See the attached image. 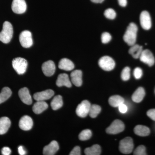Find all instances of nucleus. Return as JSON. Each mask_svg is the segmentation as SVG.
Returning a JSON list of instances; mask_svg holds the SVG:
<instances>
[{
    "instance_id": "nucleus-20",
    "label": "nucleus",
    "mask_w": 155,
    "mask_h": 155,
    "mask_svg": "<svg viewBox=\"0 0 155 155\" xmlns=\"http://www.w3.org/2000/svg\"><path fill=\"white\" fill-rule=\"evenodd\" d=\"M58 67L60 69L68 71L73 70L75 66L74 64L69 59L63 58L59 62Z\"/></svg>"
},
{
    "instance_id": "nucleus-6",
    "label": "nucleus",
    "mask_w": 155,
    "mask_h": 155,
    "mask_svg": "<svg viewBox=\"0 0 155 155\" xmlns=\"http://www.w3.org/2000/svg\"><path fill=\"white\" fill-rule=\"evenodd\" d=\"M100 67L105 71H110L115 68V62L113 58L109 56H104L100 59L98 62Z\"/></svg>"
},
{
    "instance_id": "nucleus-27",
    "label": "nucleus",
    "mask_w": 155,
    "mask_h": 155,
    "mask_svg": "<svg viewBox=\"0 0 155 155\" xmlns=\"http://www.w3.org/2000/svg\"><path fill=\"white\" fill-rule=\"evenodd\" d=\"M101 152V147L95 144L91 147L87 148L84 150V153L86 155H100Z\"/></svg>"
},
{
    "instance_id": "nucleus-26",
    "label": "nucleus",
    "mask_w": 155,
    "mask_h": 155,
    "mask_svg": "<svg viewBox=\"0 0 155 155\" xmlns=\"http://www.w3.org/2000/svg\"><path fill=\"white\" fill-rule=\"evenodd\" d=\"M63 105L62 97L60 95L55 97L51 103V107L54 110H56L60 109L63 106Z\"/></svg>"
},
{
    "instance_id": "nucleus-7",
    "label": "nucleus",
    "mask_w": 155,
    "mask_h": 155,
    "mask_svg": "<svg viewBox=\"0 0 155 155\" xmlns=\"http://www.w3.org/2000/svg\"><path fill=\"white\" fill-rule=\"evenodd\" d=\"M19 40L20 44L23 48H30L33 44L31 34L28 31H22L19 35Z\"/></svg>"
},
{
    "instance_id": "nucleus-40",
    "label": "nucleus",
    "mask_w": 155,
    "mask_h": 155,
    "mask_svg": "<svg viewBox=\"0 0 155 155\" xmlns=\"http://www.w3.org/2000/svg\"><path fill=\"white\" fill-rule=\"evenodd\" d=\"M18 152H19V154L20 155H25L26 153V151L24 150V148L21 146L18 147Z\"/></svg>"
},
{
    "instance_id": "nucleus-30",
    "label": "nucleus",
    "mask_w": 155,
    "mask_h": 155,
    "mask_svg": "<svg viewBox=\"0 0 155 155\" xmlns=\"http://www.w3.org/2000/svg\"><path fill=\"white\" fill-rule=\"evenodd\" d=\"M92 132L89 129H85L81 131L78 136V138L81 140H86L91 137Z\"/></svg>"
},
{
    "instance_id": "nucleus-42",
    "label": "nucleus",
    "mask_w": 155,
    "mask_h": 155,
    "mask_svg": "<svg viewBox=\"0 0 155 155\" xmlns=\"http://www.w3.org/2000/svg\"><path fill=\"white\" fill-rule=\"evenodd\" d=\"M104 0H91L92 2L95 3H101Z\"/></svg>"
},
{
    "instance_id": "nucleus-37",
    "label": "nucleus",
    "mask_w": 155,
    "mask_h": 155,
    "mask_svg": "<svg viewBox=\"0 0 155 155\" xmlns=\"http://www.w3.org/2000/svg\"><path fill=\"white\" fill-rule=\"evenodd\" d=\"M147 115L151 119L155 121V109H151L148 111Z\"/></svg>"
},
{
    "instance_id": "nucleus-33",
    "label": "nucleus",
    "mask_w": 155,
    "mask_h": 155,
    "mask_svg": "<svg viewBox=\"0 0 155 155\" xmlns=\"http://www.w3.org/2000/svg\"><path fill=\"white\" fill-rule=\"evenodd\" d=\"M134 155H146V147L143 145H140L137 147L134 152Z\"/></svg>"
},
{
    "instance_id": "nucleus-21",
    "label": "nucleus",
    "mask_w": 155,
    "mask_h": 155,
    "mask_svg": "<svg viewBox=\"0 0 155 155\" xmlns=\"http://www.w3.org/2000/svg\"><path fill=\"white\" fill-rule=\"evenodd\" d=\"M48 105L45 101H37L32 107L34 113L36 114H41L48 109Z\"/></svg>"
},
{
    "instance_id": "nucleus-14",
    "label": "nucleus",
    "mask_w": 155,
    "mask_h": 155,
    "mask_svg": "<svg viewBox=\"0 0 155 155\" xmlns=\"http://www.w3.org/2000/svg\"><path fill=\"white\" fill-rule=\"evenodd\" d=\"M18 94L20 100L25 104L31 105L32 104L31 96L27 87H23L19 90Z\"/></svg>"
},
{
    "instance_id": "nucleus-9",
    "label": "nucleus",
    "mask_w": 155,
    "mask_h": 155,
    "mask_svg": "<svg viewBox=\"0 0 155 155\" xmlns=\"http://www.w3.org/2000/svg\"><path fill=\"white\" fill-rule=\"evenodd\" d=\"M11 8L14 13L22 14L26 11L27 5L25 0H13Z\"/></svg>"
},
{
    "instance_id": "nucleus-17",
    "label": "nucleus",
    "mask_w": 155,
    "mask_h": 155,
    "mask_svg": "<svg viewBox=\"0 0 155 155\" xmlns=\"http://www.w3.org/2000/svg\"><path fill=\"white\" fill-rule=\"evenodd\" d=\"M56 84L59 87L64 86L67 87H72V83L69 80V76L66 73H63L58 75Z\"/></svg>"
},
{
    "instance_id": "nucleus-3",
    "label": "nucleus",
    "mask_w": 155,
    "mask_h": 155,
    "mask_svg": "<svg viewBox=\"0 0 155 155\" xmlns=\"http://www.w3.org/2000/svg\"><path fill=\"white\" fill-rule=\"evenodd\" d=\"M12 66L18 74L22 75L26 72L28 63L24 58H17L12 61Z\"/></svg>"
},
{
    "instance_id": "nucleus-31",
    "label": "nucleus",
    "mask_w": 155,
    "mask_h": 155,
    "mask_svg": "<svg viewBox=\"0 0 155 155\" xmlns=\"http://www.w3.org/2000/svg\"><path fill=\"white\" fill-rule=\"evenodd\" d=\"M130 68L129 67H126L122 70L121 73V78L122 80L127 81L130 78Z\"/></svg>"
},
{
    "instance_id": "nucleus-10",
    "label": "nucleus",
    "mask_w": 155,
    "mask_h": 155,
    "mask_svg": "<svg viewBox=\"0 0 155 155\" xmlns=\"http://www.w3.org/2000/svg\"><path fill=\"white\" fill-rule=\"evenodd\" d=\"M139 58L141 62L147 64L149 67H152L155 64L154 57L150 50H143Z\"/></svg>"
},
{
    "instance_id": "nucleus-13",
    "label": "nucleus",
    "mask_w": 155,
    "mask_h": 155,
    "mask_svg": "<svg viewBox=\"0 0 155 155\" xmlns=\"http://www.w3.org/2000/svg\"><path fill=\"white\" fill-rule=\"evenodd\" d=\"M54 94V92L53 90L48 89L35 94L33 95V97L36 101H45L50 99Z\"/></svg>"
},
{
    "instance_id": "nucleus-22",
    "label": "nucleus",
    "mask_w": 155,
    "mask_h": 155,
    "mask_svg": "<svg viewBox=\"0 0 155 155\" xmlns=\"http://www.w3.org/2000/svg\"><path fill=\"white\" fill-rule=\"evenodd\" d=\"M145 96L144 88L139 87L134 93L132 96V100L135 103H140L142 101Z\"/></svg>"
},
{
    "instance_id": "nucleus-19",
    "label": "nucleus",
    "mask_w": 155,
    "mask_h": 155,
    "mask_svg": "<svg viewBox=\"0 0 155 155\" xmlns=\"http://www.w3.org/2000/svg\"><path fill=\"white\" fill-rule=\"evenodd\" d=\"M11 125L10 119L7 117L0 118V135L7 133Z\"/></svg>"
},
{
    "instance_id": "nucleus-34",
    "label": "nucleus",
    "mask_w": 155,
    "mask_h": 155,
    "mask_svg": "<svg viewBox=\"0 0 155 155\" xmlns=\"http://www.w3.org/2000/svg\"><path fill=\"white\" fill-rule=\"evenodd\" d=\"M101 38L103 43L107 44L110 41L112 37L110 33L107 32H105L102 34Z\"/></svg>"
},
{
    "instance_id": "nucleus-4",
    "label": "nucleus",
    "mask_w": 155,
    "mask_h": 155,
    "mask_svg": "<svg viewBox=\"0 0 155 155\" xmlns=\"http://www.w3.org/2000/svg\"><path fill=\"white\" fill-rule=\"evenodd\" d=\"M134 147L133 140L130 137H125L119 143V150L125 154H128L132 152Z\"/></svg>"
},
{
    "instance_id": "nucleus-23",
    "label": "nucleus",
    "mask_w": 155,
    "mask_h": 155,
    "mask_svg": "<svg viewBox=\"0 0 155 155\" xmlns=\"http://www.w3.org/2000/svg\"><path fill=\"white\" fill-rule=\"evenodd\" d=\"M134 132L136 135L139 136L145 137L149 135L150 130L147 126L137 125L134 128Z\"/></svg>"
},
{
    "instance_id": "nucleus-2",
    "label": "nucleus",
    "mask_w": 155,
    "mask_h": 155,
    "mask_svg": "<svg viewBox=\"0 0 155 155\" xmlns=\"http://www.w3.org/2000/svg\"><path fill=\"white\" fill-rule=\"evenodd\" d=\"M13 28L10 22L5 21L3 25L2 30L0 32V41L8 44L11 41L13 35Z\"/></svg>"
},
{
    "instance_id": "nucleus-18",
    "label": "nucleus",
    "mask_w": 155,
    "mask_h": 155,
    "mask_svg": "<svg viewBox=\"0 0 155 155\" xmlns=\"http://www.w3.org/2000/svg\"><path fill=\"white\" fill-rule=\"evenodd\" d=\"M71 81L77 87H80L82 84V73L81 70H76L71 73Z\"/></svg>"
},
{
    "instance_id": "nucleus-32",
    "label": "nucleus",
    "mask_w": 155,
    "mask_h": 155,
    "mask_svg": "<svg viewBox=\"0 0 155 155\" xmlns=\"http://www.w3.org/2000/svg\"><path fill=\"white\" fill-rule=\"evenodd\" d=\"M104 14L106 18L110 19H115L116 16V12L114 9L112 8H109L106 10Z\"/></svg>"
},
{
    "instance_id": "nucleus-24",
    "label": "nucleus",
    "mask_w": 155,
    "mask_h": 155,
    "mask_svg": "<svg viewBox=\"0 0 155 155\" xmlns=\"http://www.w3.org/2000/svg\"><path fill=\"white\" fill-rule=\"evenodd\" d=\"M143 51V47L138 45L134 44L131 46L129 50V53L135 59L139 58Z\"/></svg>"
},
{
    "instance_id": "nucleus-36",
    "label": "nucleus",
    "mask_w": 155,
    "mask_h": 155,
    "mask_svg": "<svg viewBox=\"0 0 155 155\" xmlns=\"http://www.w3.org/2000/svg\"><path fill=\"white\" fill-rule=\"evenodd\" d=\"M81 154L80 148L78 146L75 147L69 154L70 155H80Z\"/></svg>"
},
{
    "instance_id": "nucleus-38",
    "label": "nucleus",
    "mask_w": 155,
    "mask_h": 155,
    "mask_svg": "<svg viewBox=\"0 0 155 155\" xmlns=\"http://www.w3.org/2000/svg\"><path fill=\"white\" fill-rule=\"evenodd\" d=\"M119 110L122 114H125L127 111V107L125 104H122L119 106Z\"/></svg>"
},
{
    "instance_id": "nucleus-25",
    "label": "nucleus",
    "mask_w": 155,
    "mask_h": 155,
    "mask_svg": "<svg viewBox=\"0 0 155 155\" xmlns=\"http://www.w3.org/2000/svg\"><path fill=\"white\" fill-rule=\"evenodd\" d=\"M125 100L122 97L119 95H114L110 97L109 103L110 105L114 107H118L120 105L124 104Z\"/></svg>"
},
{
    "instance_id": "nucleus-8",
    "label": "nucleus",
    "mask_w": 155,
    "mask_h": 155,
    "mask_svg": "<svg viewBox=\"0 0 155 155\" xmlns=\"http://www.w3.org/2000/svg\"><path fill=\"white\" fill-rule=\"evenodd\" d=\"M91 106V104L88 101L84 100L82 101L76 108V114L78 116L81 118L86 117L89 113Z\"/></svg>"
},
{
    "instance_id": "nucleus-41",
    "label": "nucleus",
    "mask_w": 155,
    "mask_h": 155,
    "mask_svg": "<svg viewBox=\"0 0 155 155\" xmlns=\"http://www.w3.org/2000/svg\"><path fill=\"white\" fill-rule=\"evenodd\" d=\"M119 5L122 7H125L127 5V0H118Z\"/></svg>"
},
{
    "instance_id": "nucleus-5",
    "label": "nucleus",
    "mask_w": 155,
    "mask_h": 155,
    "mask_svg": "<svg viewBox=\"0 0 155 155\" xmlns=\"http://www.w3.org/2000/svg\"><path fill=\"white\" fill-rule=\"evenodd\" d=\"M125 129V125L121 120L116 119L112 122L111 125L106 129L109 134H116L121 133Z\"/></svg>"
},
{
    "instance_id": "nucleus-11",
    "label": "nucleus",
    "mask_w": 155,
    "mask_h": 155,
    "mask_svg": "<svg viewBox=\"0 0 155 155\" xmlns=\"http://www.w3.org/2000/svg\"><path fill=\"white\" fill-rule=\"evenodd\" d=\"M140 25L145 30H149L152 26L151 19L149 13L147 11H143L140 17Z\"/></svg>"
},
{
    "instance_id": "nucleus-1",
    "label": "nucleus",
    "mask_w": 155,
    "mask_h": 155,
    "mask_svg": "<svg viewBox=\"0 0 155 155\" xmlns=\"http://www.w3.org/2000/svg\"><path fill=\"white\" fill-rule=\"evenodd\" d=\"M137 31L138 28L135 23L131 22L129 24L123 36L124 41L128 45L131 46L135 44Z\"/></svg>"
},
{
    "instance_id": "nucleus-12",
    "label": "nucleus",
    "mask_w": 155,
    "mask_h": 155,
    "mask_svg": "<svg viewBox=\"0 0 155 155\" xmlns=\"http://www.w3.org/2000/svg\"><path fill=\"white\" fill-rule=\"evenodd\" d=\"M56 66L53 61H49L45 62L42 66V70L46 76L50 77L54 75L55 72Z\"/></svg>"
},
{
    "instance_id": "nucleus-39",
    "label": "nucleus",
    "mask_w": 155,
    "mask_h": 155,
    "mask_svg": "<svg viewBox=\"0 0 155 155\" xmlns=\"http://www.w3.org/2000/svg\"><path fill=\"white\" fill-rule=\"evenodd\" d=\"M2 153L3 155H10L11 153V150L8 147H4L2 150Z\"/></svg>"
},
{
    "instance_id": "nucleus-29",
    "label": "nucleus",
    "mask_w": 155,
    "mask_h": 155,
    "mask_svg": "<svg viewBox=\"0 0 155 155\" xmlns=\"http://www.w3.org/2000/svg\"><path fill=\"white\" fill-rule=\"evenodd\" d=\"M101 108L100 106L98 105L94 104L91 106L90 109L89 116L92 118H95L97 117L100 112H101Z\"/></svg>"
},
{
    "instance_id": "nucleus-15",
    "label": "nucleus",
    "mask_w": 155,
    "mask_h": 155,
    "mask_svg": "<svg viewBox=\"0 0 155 155\" xmlns=\"http://www.w3.org/2000/svg\"><path fill=\"white\" fill-rule=\"evenodd\" d=\"M33 120L30 116H24L19 120V127L22 130H30L33 126Z\"/></svg>"
},
{
    "instance_id": "nucleus-28",
    "label": "nucleus",
    "mask_w": 155,
    "mask_h": 155,
    "mask_svg": "<svg viewBox=\"0 0 155 155\" xmlns=\"http://www.w3.org/2000/svg\"><path fill=\"white\" fill-rule=\"evenodd\" d=\"M12 95V91L8 87H4L0 93V104L9 99Z\"/></svg>"
},
{
    "instance_id": "nucleus-35",
    "label": "nucleus",
    "mask_w": 155,
    "mask_h": 155,
    "mask_svg": "<svg viewBox=\"0 0 155 155\" xmlns=\"http://www.w3.org/2000/svg\"><path fill=\"white\" fill-rule=\"evenodd\" d=\"M134 75L136 79H139L141 78L143 75V71L139 67H137L134 71Z\"/></svg>"
},
{
    "instance_id": "nucleus-16",
    "label": "nucleus",
    "mask_w": 155,
    "mask_h": 155,
    "mask_svg": "<svg viewBox=\"0 0 155 155\" xmlns=\"http://www.w3.org/2000/svg\"><path fill=\"white\" fill-rule=\"evenodd\" d=\"M59 149L58 142L53 140L49 144L46 146L43 149V154L45 155H54Z\"/></svg>"
}]
</instances>
